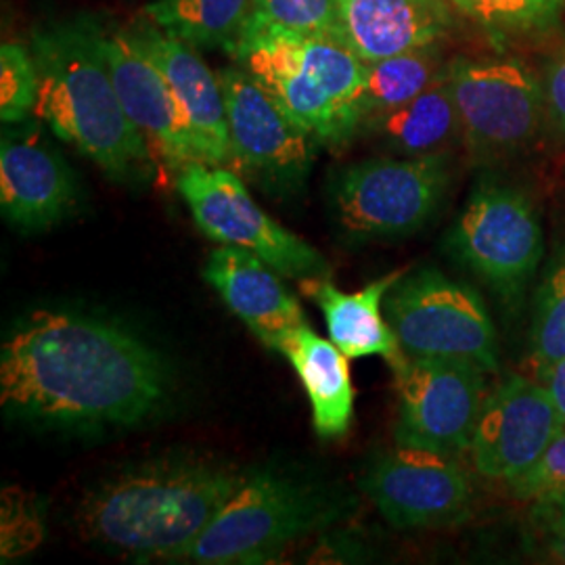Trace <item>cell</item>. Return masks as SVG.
<instances>
[{"mask_svg":"<svg viewBox=\"0 0 565 565\" xmlns=\"http://www.w3.org/2000/svg\"><path fill=\"white\" fill-rule=\"evenodd\" d=\"M403 277L394 273L369 282L356 294H343L329 277L300 279V289L323 312L329 340L348 359L382 356L392 369L404 363V352L384 315V300L392 285Z\"/></svg>","mask_w":565,"mask_h":565,"instance_id":"cell-20","label":"cell"},{"mask_svg":"<svg viewBox=\"0 0 565 565\" xmlns=\"http://www.w3.org/2000/svg\"><path fill=\"white\" fill-rule=\"evenodd\" d=\"M245 478L228 465L195 459L139 465L82 501V536L141 559H179Z\"/></svg>","mask_w":565,"mask_h":565,"instance_id":"cell-3","label":"cell"},{"mask_svg":"<svg viewBox=\"0 0 565 565\" xmlns=\"http://www.w3.org/2000/svg\"><path fill=\"white\" fill-rule=\"evenodd\" d=\"M530 541L555 564H565V497L534 501L530 515Z\"/></svg>","mask_w":565,"mask_h":565,"instance_id":"cell-30","label":"cell"},{"mask_svg":"<svg viewBox=\"0 0 565 565\" xmlns=\"http://www.w3.org/2000/svg\"><path fill=\"white\" fill-rule=\"evenodd\" d=\"M530 348L541 382L553 364L565 359V247L551 258L536 289Z\"/></svg>","mask_w":565,"mask_h":565,"instance_id":"cell-25","label":"cell"},{"mask_svg":"<svg viewBox=\"0 0 565 565\" xmlns=\"http://www.w3.org/2000/svg\"><path fill=\"white\" fill-rule=\"evenodd\" d=\"M128 39L162 72L198 145L203 163L226 166L231 160V137L223 84L195 46L172 36L149 18L126 28Z\"/></svg>","mask_w":565,"mask_h":565,"instance_id":"cell-16","label":"cell"},{"mask_svg":"<svg viewBox=\"0 0 565 565\" xmlns=\"http://www.w3.org/2000/svg\"><path fill=\"white\" fill-rule=\"evenodd\" d=\"M329 494L281 473L247 476L202 536L179 559L205 565L266 564L335 520Z\"/></svg>","mask_w":565,"mask_h":565,"instance_id":"cell-5","label":"cell"},{"mask_svg":"<svg viewBox=\"0 0 565 565\" xmlns=\"http://www.w3.org/2000/svg\"><path fill=\"white\" fill-rule=\"evenodd\" d=\"M76 202L70 166L36 130L4 132L0 145V205L23 231L63 221Z\"/></svg>","mask_w":565,"mask_h":565,"instance_id":"cell-17","label":"cell"},{"mask_svg":"<svg viewBox=\"0 0 565 565\" xmlns=\"http://www.w3.org/2000/svg\"><path fill=\"white\" fill-rule=\"evenodd\" d=\"M340 30L361 60H385L431 46L452 25L445 0H335Z\"/></svg>","mask_w":565,"mask_h":565,"instance_id":"cell-19","label":"cell"},{"mask_svg":"<svg viewBox=\"0 0 565 565\" xmlns=\"http://www.w3.org/2000/svg\"><path fill=\"white\" fill-rule=\"evenodd\" d=\"M321 36L342 34L335 0H254L245 36L256 34Z\"/></svg>","mask_w":565,"mask_h":565,"instance_id":"cell-26","label":"cell"},{"mask_svg":"<svg viewBox=\"0 0 565 565\" xmlns=\"http://www.w3.org/2000/svg\"><path fill=\"white\" fill-rule=\"evenodd\" d=\"M231 160L228 168L273 193H296L315 163L317 139L294 120L242 65L221 74Z\"/></svg>","mask_w":565,"mask_h":565,"instance_id":"cell-11","label":"cell"},{"mask_svg":"<svg viewBox=\"0 0 565 565\" xmlns=\"http://www.w3.org/2000/svg\"><path fill=\"white\" fill-rule=\"evenodd\" d=\"M446 247L499 298L518 302L543 263L545 237L539 212L524 191L482 181L448 231Z\"/></svg>","mask_w":565,"mask_h":565,"instance_id":"cell-7","label":"cell"},{"mask_svg":"<svg viewBox=\"0 0 565 565\" xmlns=\"http://www.w3.org/2000/svg\"><path fill=\"white\" fill-rule=\"evenodd\" d=\"M168 394L162 356L120 324L34 312L0 352V403L21 417L76 427L132 425Z\"/></svg>","mask_w":565,"mask_h":565,"instance_id":"cell-1","label":"cell"},{"mask_svg":"<svg viewBox=\"0 0 565 565\" xmlns=\"http://www.w3.org/2000/svg\"><path fill=\"white\" fill-rule=\"evenodd\" d=\"M467 149L478 160H497L532 141L545 120L543 82L518 57L448 63Z\"/></svg>","mask_w":565,"mask_h":565,"instance_id":"cell-10","label":"cell"},{"mask_svg":"<svg viewBox=\"0 0 565 565\" xmlns=\"http://www.w3.org/2000/svg\"><path fill=\"white\" fill-rule=\"evenodd\" d=\"M507 484L515 499L527 503L565 497V431L536 463Z\"/></svg>","mask_w":565,"mask_h":565,"instance_id":"cell-29","label":"cell"},{"mask_svg":"<svg viewBox=\"0 0 565 565\" xmlns=\"http://www.w3.org/2000/svg\"><path fill=\"white\" fill-rule=\"evenodd\" d=\"M41 543V520L25 499L4 492L2 505V557H15Z\"/></svg>","mask_w":565,"mask_h":565,"instance_id":"cell-31","label":"cell"},{"mask_svg":"<svg viewBox=\"0 0 565 565\" xmlns=\"http://www.w3.org/2000/svg\"><path fill=\"white\" fill-rule=\"evenodd\" d=\"M448 182L446 153L352 163L333 186L338 223L361 239L406 237L438 212Z\"/></svg>","mask_w":565,"mask_h":565,"instance_id":"cell-8","label":"cell"},{"mask_svg":"<svg viewBox=\"0 0 565 565\" xmlns=\"http://www.w3.org/2000/svg\"><path fill=\"white\" fill-rule=\"evenodd\" d=\"M270 350L285 356L298 373L312 406L317 434L323 438L345 434L354 411V387L342 350L317 335L308 323L282 333Z\"/></svg>","mask_w":565,"mask_h":565,"instance_id":"cell-21","label":"cell"},{"mask_svg":"<svg viewBox=\"0 0 565 565\" xmlns=\"http://www.w3.org/2000/svg\"><path fill=\"white\" fill-rule=\"evenodd\" d=\"M565 431L545 384L511 375L486 394L469 455L480 476L511 482L536 463Z\"/></svg>","mask_w":565,"mask_h":565,"instance_id":"cell-14","label":"cell"},{"mask_svg":"<svg viewBox=\"0 0 565 565\" xmlns=\"http://www.w3.org/2000/svg\"><path fill=\"white\" fill-rule=\"evenodd\" d=\"M203 277L228 310L268 348L282 333L306 324L302 303L282 285L279 273L243 247H216L205 263Z\"/></svg>","mask_w":565,"mask_h":565,"instance_id":"cell-18","label":"cell"},{"mask_svg":"<svg viewBox=\"0 0 565 565\" xmlns=\"http://www.w3.org/2000/svg\"><path fill=\"white\" fill-rule=\"evenodd\" d=\"M543 93L548 130L555 139L565 141V42L546 67Z\"/></svg>","mask_w":565,"mask_h":565,"instance_id":"cell-32","label":"cell"},{"mask_svg":"<svg viewBox=\"0 0 565 565\" xmlns=\"http://www.w3.org/2000/svg\"><path fill=\"white\" fill-rule=\"evenodd\" d=\"M361 488L398 530L461 524L473 501L471 480L455 455L413 446L380 452L366 467Z\"/></svg>","mask_w":565,"mask_h":565,"instance_id":"cell-13","label":"cell"},{"mask_svg":"<svg viewBox=\"0 0 565 565\" xmlns=\"http://www.w3.org/2000/svg\"><path fill=\"white\" fill-rule=\"evenodd\" d=\"M233 55L317 141L343 145L361 130L366 61L342 34H256Z\"/></svg>","mask_w":565,"mask_h":565,"instance_id":"cell-4","label":"cell"},{"mask_svg":"<svg viewBox=\"0 0 565 565\" xmlns=\"http://www.w3.org/2000/svg\"><path fill=\"white\" fill-rule=\"evenodd\" d=\"M394 373L396 445L445 455L469 450L486 401L484 369L461 359H404Z\"/></svg>","mask_w":565,"mask_h":565,"instance_id":"cell-12","label":"cell"},{"mask_svg":"<svg viewBox=\"0 0 565 565\" xmlns=\"http://www.w3.org/2000/svg\"><path fill=\"white\" fill-rule=\"evenodd\" d=\"M254 0H151L145 15L191 46L235 53Z\"/></svg>","mask_w":565,"mask_h":565,"instance_id":"cell-23","label":"cell"},{"mask_svg":"<svg viewBox=\"0 0 565 565\" xmlns=\"http://www.w3.org/2000/svg\"><path fill=\"white\" fill-rule=\"evenodd\" d=\"M30 51L39 72L34 116L114 181L151 174L153 153L128 118L103 55L102 23L70 18L42 23Z\"/></svg>","mask_w":565,"mask_h":565,"instance_id":"cell-2","label":"cell"},{"mask_svg":"<svg viewBox=\"0 0 565 565\" xmlns=\"http://www.w3.org/2000/svg\"><path fill=\"white\" fill-rule=\"evenodd\" d=\"M177 189L203 233L237 245L285 277H329V264L308 243L273 221L249 195L242 177L212 163L191 162L177 174Z\"/></svg>","mask_w":565,"mask_h":565,"instance_id":"cell-9","label":"cell"},{"mask_svg":"<svg viewBox=\"0 0 565 565\" xmlns=\"http://www.w3.org/2000/svg\"><path fill=\"white\" fill-rule=\"evenodd\" d=\"M39 99V72L30 46L4 42L0 46V118L20 124L34 114Z\"/></svg>","mask_w":565,"mask_h":565,"instance_id":"cell-28","label":"cell"},{"mask_svg":"<svg viewBox=\"0 0 565 565\" xmlns=\"http://www.w3.org/2000/svg\"><path fill=\"white\" fill-rule=\"evenodd\" d=\"M384 315L406 359H461L499 369V342L482 296L436 268L403 275L384 300Z\"/></svg>","mask_w":565,"mask_h":565,"instance_id":"cell-6","label":"cell"},{"mask_svg":"<svg viewBox=\"0 0 565 565\" xmlns=\"http://www.w3.org/2000/svg\"><path fill=\"white\" fill-rule=\"evenodd\" d=\"M467 18L494 32H536L555 25L565 0H450Z\"/></svg>","mask_w":565,"mask_h":565,"instance_id":"cell-27","label":"cell"},{"mask_svg":"<svg viewBox=\"0 0 565 565\" xmlns=\"http://www.w3.org/2000/svg\"><path fill=\"white\" fill-rule=\"evenodd\" d=\"M361 128L404 158L438 156L446 153L452 142L463 141L457 103L448 82V65L445 74L413 102L364 120Z\"/></svg>","mask_w":565,"mask_h":565,"instance_id":"cell-22","label":"cell"},{"mask_svg":"<svg viewBox=\"0 0 565 565\" xmlns=\"http://www.w3.org/2000/svg\"><path fill=\"white\" fill-rule=\"evenodd\" d=\"M543 384L546 385L553 403L565 422V359L551 366V371L543 377Z\"/></svg>","mask_w":565,"mask_h":565,"instance_id":"cell-33","label":"cell"},{"mask_svg":"<svg viewBox=\"0 0 565 565\" xmlns=\"http://www.w3.org/2000/svg\"><path fill=\"white\" fill-rule=\"evenodd\" d=\"M102 46L124 111L145 137L153 160L174 174L186 163L202 162L181 103L153 61L135 46L126 30L102 25Z\"/></svg>","mask_w":565,"mask_h":565,"instance_id":"cell-15","label":"cell"},{"mask_svg":"<svg viewBox=\"0 0 565 565\" xmlns=\"http://www.w3.org/2000/svg\"><path fill=\"white\" fill-rule=\"evenodd\" d=\"M445 72L446 65L436 51V44L366 63L361 97L363 121L413 102Z\"/></svg>","mask_w":565,"mask_h":565,"instance_id":"cell-24","label":"cell"}]
</instances>
